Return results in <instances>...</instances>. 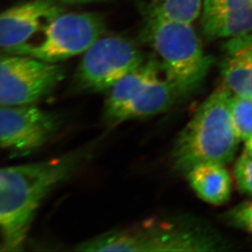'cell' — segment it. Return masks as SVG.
Returning a JSON list of instances; mask_svg holds the SVG:
<instances>
[{"instance_id": "1", "label": "cell", "mask_w": 252, "mask_h": 252, "mask_svg": "<svg viewBox=\"0 0 252 252\" xmlns=\"http://www.w3.org/2000/svg\"><path fill=\"white\" fill-rule=\"evenodd\" d=\"M88 155L85 149L78 150L51 159L1 169V252L22 250L42 202L78 171Z\"/></svg>"}, {"instance_id": "2", "label": "cell", "mask_w": 252, "mask_h": 252, "mask_svg": "<svg viewBox=\"0 0 252 252\" xmlns=\"http://www.w3.org/2000/svg\"><path fill=\"white\" fill-rule=\"evenodd\" d=\"M230 245L202 220H150L100 233L75 246L79 252H221Z\"/></svg>"}, {"instance_id": "3", "label": "cell", "mask_w": 252, "mask_h": 252, "mask_svg": "<svg viewBox=\"0 0 252 252\" xmlns=\"http://www.w3.org/2000/svg\"><path fill=\"white\" fill-rule=\"evenodd\" d=\"M232 95L224 85L220 86L182 129L172 150L177 171L186 174L197 165L224 166L233 161L240 139L231 119Z\"/></svg>"}, {"instance_id": "4", "label": "cell", "mask_w": 252, "mask_h": 252, "mask_svg": "<svg viewBox=\"0 0 252 252\" xmlns=\"http://www.w3.org/2000/svg\"><path fill=\"white\" fill-rule=\"evenodd\" d=\"M147 37L162 72L176 88L188 95L197 88L212 67L192 24L151 15Z\"/></svg>"}, {"instance_id": "5", "label": "cell", "mask_w": 252, "mask_h": 252, "mask_svg": "<svg viewBox=\"0 0 252 252\" xmlns=\"http://www.w3.org/2000/svg\"><path fill=\"white\" fill-rule=\"evenodd\" d=\"M105 30L104 17L95 12H62L43 27L38 40L29 42L12 54L59 63L83 55L95 41L105 35Z\"/></svg>"}, {"instance_id": "6", "label": "cell", "mask_w": 252, "mask_h": 252, "mask_svg": "<svg viewBox=\"0 0 252 252\" xmlns=\"http://www.w3.org/2000/svg\"><path fill=\"white\" fill-rule=\"evenodd\" d=\"M135 43L119 35H103L83 54L75 79L93 93L110 91L120 79L145 62Z\"/></svg>"}, {"instance_id": "7", "label": "cell", "mask_w": 252, "mask_h": 252, "mask_svg": "<svg viewBox=\"0 0 252 252\" xmlns=\"http://www.w3.org/2000/svg\"><path fill=\"white\" fill-rule=\"evenodd\" d=\"M64 67L31 56L5 54L0 61L1 106L33 105L64 79Z\"/></svg>"}, {"instance_id": "8", "label": "cell", "mask_w": 252, "mask_h": 252, "mask_svg": "<svg viewBox=\"0 0 252 252\" xmlns=\"http://www.w3.org/2000/svg\"><path fill=\"white\" fill-rule=\"evenodd\" d=\"M63 123L59 113L34 105L1 106V148L17 155L33 152L50 141Z\"/></svg>"}, {"instance_id": "9", "label": "cell", "mask_w": 252, "mask_h": 252, "mask_svg": "<svg viewBox=\"0 0 252 252\" xmlns=\"http://www.w3.org/2000/svg\"><path fill=\"white\" fill-rule=\"evenodd\" d=\"M62 12V7L54 0H27L4 10L0 16L2 53H14Z\"/></svg>"}, {"instance_id": "10", "label": "cell", "mask_w": 252, "mask_h": 252, "mask_svg": "<svg viewBox=\"0 0 252 252\" xmlns=\"http://www.w3.org/2000/svg\"><path fill=\"white\" fill-rule=\"evenodd\" d=\"M202 27L210 38H231L250 33L252 0H203Z\"/></svg>"}, {"instance_id": "11", "label": "cell", "mask_w": 252, "mask_h": 252, "mask_svg": "<svg viewBox=\"0 0 252 252\" xmlns=\"http://www.w3.org/2000/svg\"><path fill=\"white\" fill-rule=\"evenodd\" d=\"M223 53L222 85L233 95L252 98V31L228 38Z\"/></svg>"}, {"instance_id": "12", "label": "cell", "mask_w": 252, "mask_h": 252, "mask_svg": "<svg viewBox=\"0 0 252 252\" xmlns=\"http://www.w3.org/2000/svg\"><path fill=\"white\" fill-rule=\"evenodd\" d=\"M183 93L164 74L144 88L141 93L117 115L112 126L133 119L154 116L170 110Z\"/></svg>"}, {"instance_id": "13", "label": "cell", "mask_w": 252, "mask_h": 252, "mask_svg": "<svg viewBox=\"0 0 252 252\" xmlns=\"http://www.w3.org/2000/svg\"><path fill=\"white\" fill-rule=\"evenodd\" d=\"M163 74L159 62L149 60L120 79L110 90L104 106V119L112 126L117 115L138 95L144 88Z\"/></svg>"}, {"instance_id": "14", "label": "cell", "mask_w": 252, "mask_h": 252, "mask_svg": "<svg viewBox=\"0 0 252 252\" xmlns=\"http://www.w3.org/2000/svg\"><path fill=\"white\" fill-rule=\"evenodd\" d=\"M186 175L196 194L205 202L221 205L229 199L232 181L224 166L203 163L193 167Z\"/></svg>"}, {"instance_id": "15", "label": "cell", "mask_w": 252, "mask_h": 252, "mask_svg": "<svg viewBox=\"0 0 252 252\" xmlns=\"http://www.w3.org/2000/svg\"><path fill=\"white\" fill-rule=\"evenodd\" d=\"M203 0H161L152 14L192 24L202 12Z\"/></svg>"}, {"instance_id": "16", "label": "cell", "mask_w": 252, "mask_h": 252, "mask_svg": "<svg viewBox=\"0 0 252 252\" xmlns=\"http://www.w3.org/2000/svg\"><path fill=\"white\" fill-rule=\"evenodd\" d=\"M231 119L239 139L252 137V98L232 95L230 99Z\"/></svg>"}, {"instance_id": "17", "label": "cell", "mask_w": 252, "mask_h": 252, "mask_svg": "<svg viewBox=\"0 0 252 252\" xmlns=\"http://www.w3.org/2000/svg\"><path fill=\"white\" fill-rule=\"evenodd\" d=\"M233 174L241 193L252 195V157L247 151L237 160Z\"/></svg>"}, {"instance_id": "18", "label": "cell", "mask_w": 252, "mask_h": 252, "mask_svg": "<svg viewBox=\"0 0 252 252\" xmlns=\"http://www.w3.org/2000/svg\"><path fill=\"white\" fill-rule=\"evenodd\" d=\"M228 224L252 233V200L236 206L224 217Z\"/></svg>"}, {"instance_id": "19", "label": "cell", "mask_w": 252, "mask_h": 252, "mask_svg": "<svg viewBox=\"0 0 252 252\" xmlns=\"http://www.w3.org/2000/svg\"><path fill=\"white\" fill-rule=\"evenodd\" d=\"M60 2L67 3V4H80V3H86V2H94L97 0H57Z\"/></svg>"}, {"instance_id": "20", "label": "cell", "mask_w": 252, "mask_h": 252, "mask_svg": "<svg viewBox=\"0 0 252 252\" xmlns=\"http://www.w3.org/2000/svg\"><path fill=\"white\" fill-rule=\"evenodd\" d=\"M245 151L249 154L252 157V137L250 139H248L246 142V148Z\"/></svg>"}]
</instances>
